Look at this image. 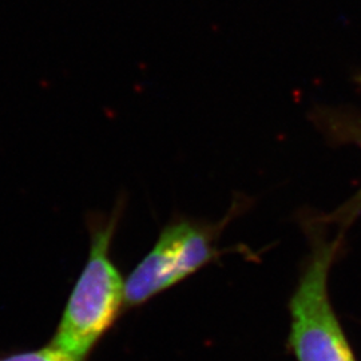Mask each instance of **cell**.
Returning a JSON list of instances; mask_svg holds the SVG:
<instances>
[{
    "mask_svg": "<svg viewBox=\"0 0 361 361\" xmlns=\"http://www.w3.org/2000/svg\"><path fill=\"white\" fill-rule=\"evenodd\" d=\"M125 207L126 197L121 194L110 214L91 212L86 216L90 235L89 257L50 343L79 361L87 359L125 305V283L110 256Z\"/></svg>",
    "mask_w": 361,
    "mask_h": 361,
    "instance_id": "obj_1",
    "label": "cell"
},
{
    "mask_svg": "<svg viewBox=\"0 0 361 361\" xmlns=\"http://www.w3.org/2000/svg\"><path fill=\"white\" fill-rule=\"evenodd\" d=\"M246 202L244 198L234 200L225 219L217 222L176 216L166 224L153 249L130 271L125 307H141L216 261L221 256V234Z\"/></svg>",
    "mask_w": 361,
    "mask_h": 361,
    "instance_id": "obj_2",
    "label": "cell"
},
{
    "mask_svg": "<svg viewBox=\"0 0 361 361\" xmlns=\"http://www.w3.org/2000/svg\"><path fill=\"white\" fill-rule=\"evenodd\" d=\"M313 233L308 264L289 301L288 347L297 361H356L328 292L338 243Z\"/></svg>",
    "mask_w": 361,
    "mask_h": 361,
    "instance_id": "obj_3",
    "label": "cell"
},
{
    "mask_svg": "<svg viewBox=\"0 0 361 361\" xmlns=\"http://www.w3.org/2000/svg\"><path fill=\"white\" fill-rule=\"evenodd\" d=\"M312 118L334 145H353L361 150V116L347 107H320ZM361 213V188L328 219L349 224Z\"/></svg>",
    "mask_w": 361,
    "mask_h": 361,
    "instance_id": "obj_4",
    "label": "cell"
},
{
    "mask_svg": "<svg viewBox=\"0 0 361 361\" xmlns=\"http://www.w3.org/2000/svg\"><path fill=\"white\" fill-rule=\"evenodd\" d=\"M0 361H79L77 357L71 356L62 349L54 347L52 344L35 349V350H26L13 353Z\"/></svg>",
    "mask_w": 361,
    "mask_h": 361,
    "instance_id": "obj_5",
    "label": "cell"
},
{
    "mask_svg": "<svg viewBox=\"0 0 361 361\" xmlns=\"http://www.w3.org/2000/svg\"><path fill=\"white\" fill-rule=\"evenodd\" d=\"M353 80H355V83H356L359 87H361V71L355 75Z\"/></svg>",
    "mask_w": 361,
    "mask_h": 361,
    "instance_id": "obj_6",
    "label": "cell"
}]
</instances>
